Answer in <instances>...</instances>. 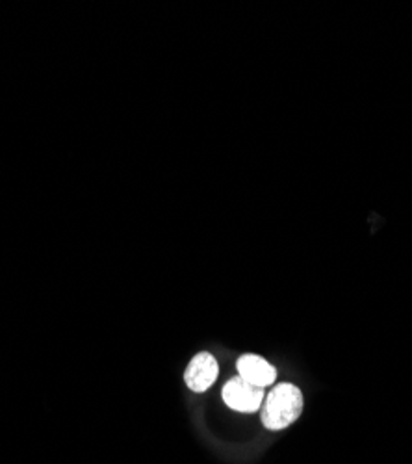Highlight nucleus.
<instances>
[{
  "label": "nucleus",
  "mask_w": 412,
  "mask_h": 464,
  "mask_svg": "<svg viewBox=\"0 0 412 464\" xmlns=\"http://www.w3.org/2000/svg\"><path fill=\"white\" fill-rule=\"evenodd\" d=\"M266 392L256 384H251L249 381L238 377H233L223 386V401L227 403L233 411L238 412H254L260 411L262 403H264Z\"/></svg>",
  "instance_id": "obj_2"
},
{
  "label": "nucleus",
  "mask_w": 412,
  "mask_h": 464,
  "mask_svg": "<svg viewBox=\"0 0 412 464\" xmlns=\"http://www.w3.org/2000/svg\"><path fill=\"white\" fill-rule=\"evenodd\" d=\"M217 375H219V366L214 355L208 352H201L190 361L188 368H186L184 382L192 392L201 394L210 389V386L216 382Z\"/></svg>",
  "instance_id": "obj_3"
},
{
  "label": "nucleus",
  "mask_w": 412,
  "mask_h": 464,
  "mask_svg": "<svg viewBox=\"0 0 412 464\" xmlns=\"http://www.w3.org/2000/svg\"><path fill=\"white\" fill-rule=\"evenodd\" d=\"M238 375L251 384L260 386V389H266V386H272L277 379V370L266 361L258 355H244L236 362Z\"/></svg>",
  "instance_id": "obj_4"
},
{
  "label": "nucleus",
  "mask_w": 412,
  "mask_h": 464,
  "mask_svg": "<svg viewBox=\"0 0 412 464\" xmlns=\"http://www.w3.org/2000/svg\"><path fill=\"white\" fill-rule=\"evenodd\" d=\"M303 394L292 382H281L268 392L264 403L260 407L262 423L270 431H281L302 416L303 412Z\"/></svg>",
  "instance_id": "obj_1"
}]
</instances>
